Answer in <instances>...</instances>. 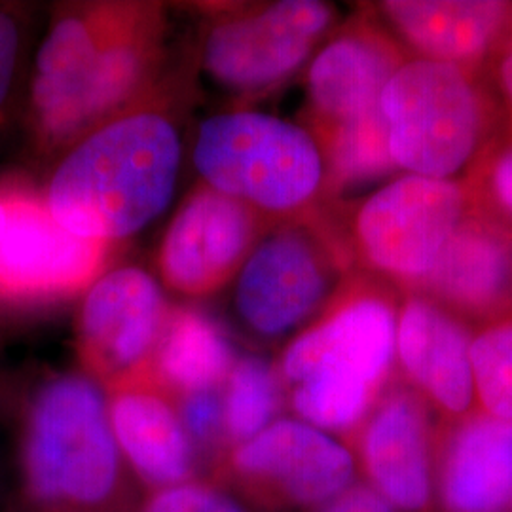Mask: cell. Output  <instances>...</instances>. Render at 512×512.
I'll list each match as a JSON object with an SVG mask.
<instances>
[{
    "label": "cell",
    "mask_w": 512,
    "mask_h": 512,
    "mask_svg": "<svg viewBox=\"0 0 512 512\" xmlns=\"http://www.w3.org/2000/svg\"><path fill=\"white\" fill-rule=\"evenodd\" d=\"M109 416L118 448L143 480L171 488L190 475L192 440L150 372L110 387Z\"/></svg>",
    "instance_id": "ffe728a7"
},
{
    "label": "cell",
    "mask_w": 512,
    "mask_h": 512,
    "mask_svg": "<svg viewBox=\"0 0 512 512\" xmlns=\"http://www.w3.org/2000/svg\"><path fill=\"white\" fill-rule=\"evenodd\" d=\"M357 274L334 203L274 222L234 277L230 313L260 342L293 340Z\"/></svg>",
    "instance_id": "8992f818"
},
{
    "label": "cell",
    "mask_w": 512,
    "mask_h": 512,
    "mask_svg": "<svg viewBox=\"0 0 512 512\" xmlns=\"http://www.w3.org/2000/svg\"><path fill=\"white\" fill-rule=\"evenodd\" d=\"M25 473L33 495L50 505L93 509L120 480V448L109 399L86 374H59L38 387L25 425Z\"/></svg>",
    "instance_id": "52a82bcc"
},
{
    "label": "cell",
    "mask_w": 512,
    "mask_h": 512,
    "mask_svg": "<svg viewBox=\"0 0 512 512\" xmlns=\"http://www.w3.org/2000/svg\"><path fill=\"white\" fill-rule=\"evenodd\" d=\"M484 76L503 112L505 128H512V27L488 61Z\"/></svg>",
    "instance_id": "f1b7e54d"
},
{
    "label": "cell",
    "mask_w": 512,
    "mask_h": 512,
    "mask_svg": "<svg viewBox=\"0 0 512 512\" xmlns=\"http://www.w3.org/2000/svg\"><path fill=\"white\" fill-rule=\"evenodd\" d=\"M471 334L465 321L425 294H401L397 376L421 395L440 423L461 420L476 410Z\"/></svg>",
    "instance_id": "2e32d148"
},
{
    "label": "cell",
    "mask_w": 512,
    "mask_h": 512,
    "mask_svg": "<svg viewBox=\"0 0 512 512\" xmlns=\"http://www.w3.org/2000/svg\"><path fill=\"white\" fill-rule=\"evenodd\" d=\"M408 57L374 8L334 27L306 69L304 126L321 131L378 109L385 84Z\"/></svg>",
    "instance_id": "5bb4252c"
},
{
    "label": "cell",
    "mask_w": 512,
    "mask_h": 512,
    "mask_svg": "<svg viewBox=\"0 0 512 512\" xmlns=\"http://www.w3.org/2000/svg\"><path fill=\"white\" fill-rule=\"evenodd\" d=\"M179 418L190 440L211 444L219 439L224 429V397L215 389H203L183 395Z\"/></svg>",
    "instance_id": "4316f807"
},
{
    "label": "cell",
    "mask_w": 512,
    "mask_h": 512,
    "mask_svg": "<svg viewBox=\"0 0 512 512\" xmlns=\"http://www.w3.org/2000/svg\"><path fill=\"white\" fill-rule=\"evenodd\" d=\"M37 33L33 4L0 2V139L19 126Z\"/></svg>",
    "instance_id": "cb8c5ba5"
},
{
    "label": "cell",
    "mask_w": 512,
    "mask_h": 512,
    "mask_svg": "<svg viewBox=\"0 0 512 512\" xmlns=\"http://www.w3.org/2000/svg\"><path fill=\"white\" fill-rule=\"evenodd\" d=\"M311 133L327 160L330 203L342 202L349 190L382 181L399 171L389 152L380 107L346 124Z\"/></svg>",
    "instance_id": "7402d4cb"
},
{
    "label": "cell",
    "mask_w": 512,
    "mask_h": 512,
    "mask_svg": "<svg viewBox=\"0 0 512 512\" xmlns=\"http://www.w3.org/2000/svg\"><path fill=\"white\" fill-rule=\"evenodd\" d=\"M158 2L57 4L35 46L19 128L35 167L55 160L173 78Z\"/></svg>",
    "instance_id": "6da1fadb"
},
{
    "label": "cell",
    "mask_w": 512,
    "mask_h": 512,
    "mask_svg": "<svg viewBox=\"0 0 512 512\" xmlns=\"http://www.w3.org/2000/svg\"><path fill=\"white\" fill-rule=\"evenodd\" d=\"M283 385L277 368L264 357H239L228 374L224 393V433L243 444L274 423L283 404Z\"/></svg>",
    "instance_id": "603a6c76"
},
{
    "label": "cell",
    "mask_w": 512,
    "mask_h": 512,
    "mask_svg": "<svg viewBox=\"0 0 512 512\" xmlns=\"http://www.w3.org/2000/svg\"><path fill=\"white\" fill-rule=\"evenodd\" d=\"M357 272L416 293L471 209L463 179L393 177L361 202H334Z\"/></svg>",
    "instance_id": "ba28073f"
},
{
    "label": "cell",
    "mask_w": 512,
    "mask_h": 512,
    "mask_svg": "<svg viewBox=\"0 0 512 512\" xmlns=\"http://www.w3.org/2000/svg\"><path fill=\"white\" fill-rule=\"evenodd\" d=\"M509 512H512V494H511V503H509Z\"/></svg>",
    "instance_id": "1f68e13d"
},
{
    "label": "cell",
    "mask_w": 512,
    "mask_h": 512,
    "mask_svg": "<svg viewBox=\"0 0 512 512\" xmlns=\"http://www.w3.org/2000/svg\"><path fill=\"white\" fill-rule=\"evenodd\" d=\"M0 186L6 203L0 238V306H52L86 293L107 272L118 245L65 230L29 181L8 177Z\"/></svg>",
    "instance_id": "30bf717a"
},
{
    "label": "cell",
    "mask_w": 512,
    "mask_h": 512,
    "mask_svg": "<svg viewBox=\"0 0 512 512\" xmlns=\"http://www.w3.org/2000/svg\"><path fill=\"white\" fill-rule=\"evenodd\" d=\"M321 512H397L382 495L370 486H349L346 492L334 497Z\"/></svg>",
    "instance_id": "f546056e"
},
{
    "label": "cell",
    "mask_w": 512,
    "mask_h": 512,
    "mask_svg": "<svg viewBox=\"0 0 512 512\" xmlns=\"http://www.w3.org/2000/svg\"><path fill=\"white\" fill-rule=\"evenodd\" d=\"M437 431L431 406L397 376L351 435L370 488L395 511L437 512Z\"/></svg>",
    "instance_id": "4fadbf2b"
},
{
    "label": "cell",
    "mask_w": 512,
    "mask_h": 512,
    "mask_svg": "<svg viewBox=\"0 0 512 512\" xmlns=\"http://www.w3.org/2000/svg\"><path fill=\"white\" fill-rule=\"evenodd\" d=\"M469 359L476 410L512 423V315L473 327Z\"/></svg>",
    "instance_id": "d4e9b609"
},
{
    "label": "cell",
    "mask_w": 512,
    "mask_h": 512,
    "mask_svg": "<svg viewBox=\"0 0 512 512\" xmlns=\"http://www.w3.org/2000/svg\"><path fill=\"white\" fill-rule=\"evenodd\" d=\"M4 224H6V203H4V194H2V186H0V238L4 232Z\"/></svg>",
    "instance_id": "4dcf8cb0"
},
{
    "label": "cell",
    "mask_w": 512,
    "mask_h": 512,
    "mask_svg": "<svg viewBox=\"0 0 512 512\" xmlns=\"http://www.w3.org/2000/svg\"><path fill=\"white\" fill-rule=\"evenodd\" d=\"M200 184L245 203L270 222L296 219L330 203L329 171L310 129L251 109L205 118L194 137Z\"/></svg>",
    "instance_id": "277c9868"
},
{
    "label": "cell",
    "mask_w": 512,
    "mask_h": 512,
    "mask_svg": "<svg viewBox=\"0 0 512 512\" xmlns=\"http://www.w3.org/2000/svg\"><path fill=\"white\" fill-rule=\"evenodd\" d=\"M270 224L245 203L198 184L179 205L158 249L165 289L190 300L219 293Z\"/></svg>",
    "instance_id": "7c38bea8"
},
{
    "label": "cell",
    "mask_w": 512,
    "mask_h": 512,
    "mask_svg": "<svg viewBox=\"0 0 512 512\" xmlns=\"http://www.w3.org/2000/svg\"><path fill=\"white\" fill-rule=\"evenodd\" d=\"M435 511L509 512L512 423L482 412L440 423L433 465Z\"/></svg>",
    "instance_id": "d6986e66"
},
{
    "label": "cell",
    "mask_w": 512,
    "mask_h": 512,
    "mask_svg": "<svg viewBox=\"0 0 512 512\" xmlns=\"http://www.w3.org/2000/svg\"><path fill=\"white\" fill-rule=\"evenodd\" d=\"M471 205L512 226V128H505L463 179Z\"/></svg>",
    "instance_id": "484cf974"
},
{
    "label": "cell",
    "mask_w": 512,
    "mask_h": 512,
    "mask_svg": "<svg viewBox=\"0 0 512 512\" xmlns=\"http://www.w3.org/2000/svg\"><path fill=\"white\" fill-rule=\"evenodd\" d=\"M389 152L399 171L458 181L505 129L482 71L408 57L380 95Z\"/></svg>",
    "instance_id": "5b68a950"
},
{
    "label": "cell",
    "mask_w": 512,
    "mask_h": 512,
    "mask_svg": "<svg viewBox=\"0 0 512 512\" xmlns=\"http://www.w3.org/2000/svg\"><path fill=\"white\" fill-rule=\"evenodd\" d=\"M236 363L226 332L203 311L171 308L150 374L167 393L188 395L219 387Z\"/></svg>",
    "instance_id": "44dd1931"
},
{
    "label": "cell",
    "mask_w": 512,
    "mask_h": 512,
    "mask_svg": "<svg viewBox=\"0 0 512 512\" xmlns=\"http://www.w3.org/2000/svg\"><path fill=\"white\" fill-rule=\"evenodd\" d=\"M179 84L171 78L50 165L40 194L65 230L120 245L173 202L184 154Z\"/></svg>",
    "instance_id": "7a4b0ae2"
},
{
    "label": "cell",
    "mask_w": 512,
    "mask_h": 512,
    "mask_svg": "<svg viewBox=\"0 0 512 512\" xmlns=\"http://www.w3.org/2000/svg\"><path fill=\"white\" fill-rule=\"evenodd\" d=\"M145 512H247L236 501L207 486L177 484L164 488L147 503Z\"/></svg>",
    "instance_id": "83f0119b"
},
{
    "label": "cell",
    "mask_w": 512,
    "mask_h": 512,
    "mask_svg": "<svg viewBox=\"0 0 512 512\" xmlns=\"http://www.w3.org/2000/svg\"><path fill=\"white\" fill-rule=\"evenodd\" d=\"M234 473L277 505L310 509L346 492L355 458L344 444L302 420H275L232 458Z\"/></svg>",
    "instance_id": "9a60e30c"
},
{
    "label": "cell",
    "mask_w": 512,
    "mask_h": 512,
    "mask_svg": "<svg viewBox=\"0 0 512 512\" xmlns=\"http://www.w3.org/2000/svg\"><path fill=\"white\" fill-rule=\"evenodd\" d=\"M207 14L200 69L220 92L247 101L291 80L336 23V8L319 0L232 4Z\"/></svg>",
    "instance_id": "9c48e42d"
},
{
    "label": "cell",
    "mask_w": 512,
    "mask_h": 512,
    "mask_svg": "<svg viewBox=\"0 0 512 512\" xmlns=\"http://www.w3.org/2000/svg\"><path fill=\"white\" fill-rule=\"evenodd\" d=\"M374 10L404 52L482 73L512 27V2L499 0H389Z\"/></svg>",
    "instance_id": "ac0fdd59"
},
{
    "label": "cell",
    "mask_w": 512,
    "mask_h": 512,
    "mask_svg": "<svg viewBox=\"0 0 512 512\" xmlns=\"http://www.w3.org/2000/svg\"><path fill=\"white\" fill-rule=\"evenodd\" d=\"M399 302L393 287L357 272L285 346L275 368L298 418L317 429L355 433L397 378Z\"/></svg>",
    "instance_id": "3957f363"
},
{
    "label": "cell",
    "mask_w": 512,
    "mask_h": 512,
    "mask_svg": "<svg viewBox=\"0 0 512 512\" xmlns=\"http://www.w3.org/2000/svg\"><path fill=\"white\" fill-rule=\"evenodd\" d=\"M171 306L147 270L110 268L82 294L76 346L93 378L114 385L150 372Z\"/></svg>",
    "instance_id": "8fae6325"
},
{
    "label": "cell",
    "mask_w": 512,
    "mask_h": 512,
    "mask_svg": "<svg viewBox=\"0 0 512 512\" xmlns=\"http://www.w3.org/2000/svg\"><path fill=\"white\" fill-rule=\"evenodd\" d=\"M416 293L471 329L512 315V226L471 205Z\"/></svg>",
    "instance_id": "e0dca14e"
}]
</instances>
